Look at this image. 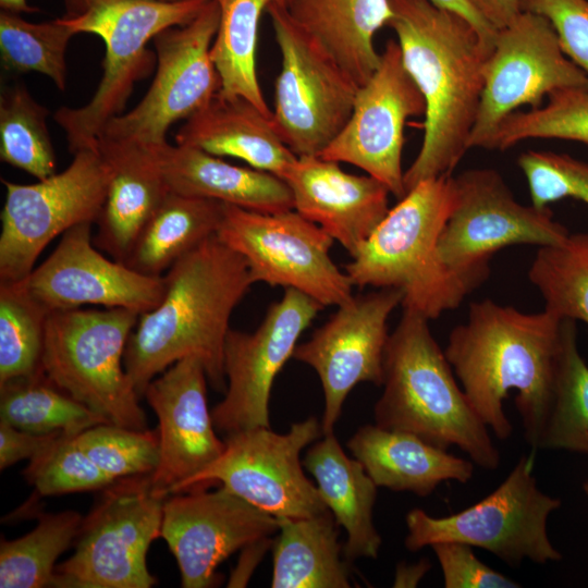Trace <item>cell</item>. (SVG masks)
Segmentation results:
<instances>
[{"label": "cell", "mask_w": 588, "mask_h": 588, "mask_svg": "<svg viewBox=\"0 0 588 588\" xmlns=\"http://www.w3.org/2000/svg\"><path fill=\"white\" fill-rule=\"evenodd\" d=\"M483 78L469 149H490L501 123L520 107L539 108L559 89H588V76L565 56L549 20L524 11L498 29Z\"/></svg>", "instance_id": "cell-16"}, {"label": "cell", "mask_w": 588, "mask_h": 588, "mask_svg": "<svg viewBox=\"0 0 588 588\" xmlns=\"http://www.w3.org/2000/svg\"><path fill=\"white\" fill-rule=\"evenodd\" d=\"M424 97L404 66L397 40L389 39L370 78L359 87L352 114L322 159L345 162L405 196L402 151L408 118L424 115Z\"/></svg>", "instance_id": "cell-17"}, {"label": "cell", "mask_w": 588, "mask_h": 588, "mask_svg": "<svg viewBox=\"0 0 588 588\" xmlns=\"http://www.w3.org/2000/svg\"><path fill=\"white\" fill-rule=\"evenodd\" d=\"M534 465V451L520 456L491 493L457 513L434 517L421 509L411 510L405 517L406 549L416 552L438 542H462L492 553L511 567L525 561L562 560L548 534L549 516L562 502L540 490Z\"/></svg>", "instance_id": "cell-8"}, {"label": "cell", "mask_w": 588, "mask_h": 588, "mask_svg": "<svg viewBox=\"0 0 588 588\" xmlns=\"http://www.w3.org/2000/svg\"><path fill=\"white\" fill-rule=\"evenodd\" d=\"M23 475L41 497L101 490L114 481L78 446L74 436L64 433L30 458Z\"/></svg>", "instance_id": "cell-42"}, {"label": "cell", "mask_w": 588, "mask_h": 588, "mask_svg": "<svg viewBox=\"0 0 588 588\" xmlns=\"http://www.w3.org/2000/svg\"><path fill=\"white\" fill-rule=\"evenodd\" d=\"M517 164L524 173L531 205L547 208L551 203L573 198L588 205V162L566 154L529 149Z\"/></svg>", "instance_id": "cell-43"}, {"label": "cell", "mask_w": 588, "mask_h": 588, "mask_svg": "<svg viewBox=\"0 0 588 588\" xmlns=\"http://www.w3.org/2000/svg\"><path fill=\"white\" fill-rule=\"evenodd\" d=\"M291 16L360 87L380 62L373 39L389 26V0H290Z\"/></svg>", "instance_id": "cell-29"}, {"label": "cell", "mask_w": 588, "mask_h": 588, "mask_svg": "<svg viewBox=\"0 0 588 588\" xmlns=\"http://www.w3.org/2000/svg\"><path fill=\"white\" fill-rule=\"evenodd\" d=\"M453 182L454 205L438 247L443 262L455 272L483 282L491 257L502 248L553 245L569 233L549 207L517 201L494 169L465 170Z\"/></svg>", "instance_id": "cell-15"}, {"label": "cell", "mask_w": 588, "mask_h": 588, "mask_svg": "<svg viewBox=\"0 0 588 588\" xmlns=\"http://www.w3.org/2000/svg\"><path fill=\"white\" fill-rule=\"evenodd\" d=\"M174 138L177 145L217 157H234L282 180L298 158L279 136L272 115L243 97L217 94L185 120Z\"/></svg>", "instance_id": "cell-25"}, {"label": "cell", "mask_w": 588, "mask_h": 588, "mask_svg": "<svg viewBox=\"0 0 588 588\" xmlns=\"http://www.w3.org/2000/svg\"><path fill=\"white\" fill-rule=\"evenodd\" d=\"M532 138L588 145V89H559L548 96L547 105L513 112L499 126L490 149L505 150Z\"/></svg>", "instance_id": "cell-40"}, {"label": "cell", "mask_w": 588, "mask_h": 588, "mask_svg": "<svg viewBox=\"0 0 588 588\" xmlns=\"http://www.w3.org/2000/svg\"><path fill=\"white\" fill-rule=\"evenodd\" d=\"M75 441L113 480L151 475L159 463V434L156 430L99 424L75 436Z\"/></svg>", "instance_id": "cell-41"}, {"label": "cell", "mask_w": 588, "mask_h": 588, "mask_svg": "<svg viewBox=\"0 0 588 588\" xmlns=\"http://www.w3.org/2000/svg\"><path fill=\"white\" fill-rule=\"evenodd\" d=\"M552 24L565 56L588 76V0H520Z\"/></svg>", "instance_id": "cell-44"}, {"label": "cell", "mask_w": 588, "mask_h": 588, "mask_svg": "<svg viewBox=\"0 0 588 588\" xmlns=\"http://www.w3.org/2000/svg\"><path fill=\"white\" fill-rule=\"evenodd\" d=\"M431 564L422 559L414 564L400 563L396 566L393 587H416L421 578L428 573Z\"/></svg>", "instance_id": "cell-49"}, {"label": "cell", "mask_w": 588, "mask_h": 588, "mask_svg": "<svg viewBox=\"0 0 588 588\" xmlns=\"http://www.w3.org/2000/svg\"><path fill=\"white\" fill-rule=\"evenodd\" d=\"M543 450L588 455V365L578 350L576 321L562 320L554 407Z\"/></svg>", "instance_id": "cell-37"}, {"label": "cell", "mask_w": 588, "mask_h": 588, "mask_svg": "<svg viewBox=\"0 0 588 588\" xmlns=\"http://www.w3.org/2000/svg\"><path fill=\"white\" fill-rule=\"evenodd\" d=\"M158 305L139 315L125 354V370L139 396L158 373L187 357L226 389L224 347L233 309L254 284L245 259L216 234L171 266Z\"/></svg>", "instance_id": "cell-2"}, {"label": "cell", "mask_w": 588, "mask_h": 588, "mask_svg": "<svg viewBox=\"0 0 588 588\" xmlns=\"http://www.w3.org/2000/svg\"><path fill=\"white\" fill-rule=\"evenodd\" d=\"M74 155L66 169L33 184L2 179L0 283L17 282L34 269L46 246L81 223L97 222L110 171L98 149Z\"/></svg>", "instance_id": "cell-11"}, {"label": "cell", "mask_w": 588, "mask_h": 588, "mask_svg": "<svg viewBox=\"0 0 588 588\" xmlns=\"http://www.w3.org/2000/svg\"><path fill=\"white\" fill-rule=\"evenodd\" d=\"M152 150L171 192L259 212L294 209L289 185L272 173L234 166L189 146L166 143Z\"/></svg>", "instance_id": "cell-27"}, {"label": "cell", "mask_w": 588, "mask_h": 588, "mask_svg": "<svg viewBox=\"0 0 588 588\" xmlns=\"http://www.w3.org/2000/svg\"><path fill=\"white\" fill-rule=\"evenodd\" d=\"M323 306L295 289H285L252 333L230 329L224 347L228 381L223 400L211 411L216 430L231 433L270 427L273 381L297 341Z\"/></svg>", "instance_id": "cell-18"}, {"label": "cell", "mask_w": 588, "mask_h": 588, "mask_svg": "<svg viewBox=\"0 0 588 588\" xmlns=\"http://www.w3.org/2000/svg\"><path fill=\"white\" fill-rule=\"evenodd\" d=\"M303 465L315 478L336 524L346 531L343 550L346 560L377 559L382 543L373 524L378 486L362 463L348 457L330 432L310 446Z\"/></svg>", "instance_id": "cell-28"}, {"label": "cell", "mask_w": 588, "mask_h": 588, "mask_svg": "<svg viewBox=\"0 0 588 588\" xmlns=\"http://www.w3.org/2000/svg\"><path fill=\"white\" fill-rule=\"evenodd\" d=\"M442 571L445 588H519L522 585L481 562L474 548L462 542L430 546Z\"/></svg>", "instance_id": "cell-45"}, {"label": "cell", "mask_w": 588, "mask_h": 588, "mask_svg": "<svg viewBox=\"0 0 588 588\" xmlns=\"http://www.w3.org/2000/svg\"><path fill=\"white\" fill-rule=\"evenodd\" d=\"M402 301V291L393 287L353 295L308 341L296 345L293 357L310 366L321 381L322 436L333 432L355 385H382L388 319Z\"/></svg>", "instance_id": "cell-19"}, {"label": "cell", "mask_w": 588, "mask_h": 588, "mask_svg": "<svg viewBox=\"0 0 588 588\" xmlns=\"http://www.w3.org/2000/svg\"><path fill=\"white\" fill-rule=\"evenodd\" d=\"M389 1V26L426 105L421 147L404 173L407 193L421 181L452 175L469 149L488 53L458 14L427 0Z\"/></svg>", "instance_id": "cell-3"}, {"label": "cell", "mask_w": 588, "mask_h": 588, "mask_svg": "<svg viewBox=\"0 0 588 588\" xmlns=\"http://www.w3.org/2000/svg\"><path fill=\"white\" fill-rule=\"evenodd\" d=\"M528 279L544 309L588 324V233H568L558 244L539 247Z\"/></svg>", "instance_id": "cell-35"}, {"label": "cell", "mask_w": 588, "mask_h": 588, "mask_svg": "<svg viewBox=\"0 0 588 588\" xmlns=\"http://www.w3.org/2000/svg\"><path fill=\"white\" fill-rule=\"evenodd\" d=\"M219 20V7L209 0L186 25L156 35L157 64L151 85L142 100L113 118L99 137L159 147L168 143L166 136L172 124L187 120L209 103L221 87L211 59Z\"/></svg>", "instance_id": "cell-14"}, {"label": "cell", "mask_w": 588, "mask_h": 588, "mask_svg": "<svg viewBox=\"0 0 588 588\" xmlns=\"http://www.w3.org/2000/svg\"><path fill=\"white\" fill-rule=\"evenodd\" d=\"M91 224L66 231L50 256L20 282L49 314L100 305L144 314L161 301L164 277H151L105 257L93 246Z\"/></svg>", "instance_id": "cell-21"}, {"label": "cell", "mask_w": 588, "mask_h": 588, "mask_svg": "<svg viewBox=\"0 0 588 588\" xmlns=\"http://www.w3.org/2000/svg\"><path fill=\"white\" fill-rule=\"evenodd\" d=\"M0 420L24 431L63 432L74 437L109 422L58 388L42 369L0 384Z\"/></svg>", "instance_id": "cell-33"}, {"label": "cell", "mask_w": 588, "mask_h": 588, "mask_svg": "<svg viewBox=\"0 0 588 588\" xmlns=\"http://www.w3.org/2000/svg\"><path fill=\"white\" fill-rule=\"evenodd\" d=\"M224 203L170 192L137 235L123 264L162 277L180 258L217 233Z\"/></svg>", "instance_id": "cell-31"}, {"label": "cell", "mask_w": 588, "mask_h": 588, "mask_svg": "<svg viewBox=\"0 0 588 588\" xmlns=\"http://www.w3.org/2000/svg\"><path fill=\"white\" fill-rule=\"evenodd\" d=\"M206 380L201 362L187 357L151 380L144 392L159 422V463L151 481L163 495L176 493L225 448L215 431Z\"/></svg>", "instance_id": "cell-22"}, {"label": "cell", "mask_w": 588, "mask_h": 588, "mask_svg": "<svg viewBox=\"0 0 588 588\" xmlns=\"http://www.w3.org/2000/svg\"><path fill=\"white\" fill-rule=\"evenodd\" d=\"M167 498L157 491L151 475L119 478L101 489L82 519L74 554L56 566L52 587L154 586L146 558L150 543L161 536Z\"/></svg>", "instance_id": "cell-9"}, {"label": "cell", "mask_w": 588, "mask_h": 588, "mask_svg": "<svg viewBox=\"0 0 588 588\" xmlns=\"http://www.w3.org/2000/svg\"><path fill=\"white\" fill-rule=\"evenodd\" d=\"M322 434L315 417L293 424L286 433L257 427L226 436L222 454L176 493L215 482L277 518L309 517L329 511L317 486L305 475L302 450Z\"/></svg>", "instance_id": "cell-13"}, {"label": "cell", "mask_w": 588, "mask_h": 588, "mask_svg": "<svg viewBox=\"0 0 588 588\" xmlns=\"http://www.w3.org/2000/svg\"><path fill=\"white\" fill-rule=\"evenodd\" d=\"M110 179L94 245L124 261L143 226L171 192L152 148L99 137Z\"/></svg>", "instance_id": "cell-24"}, {"label": "cell", "mask_w": 588, "mask_h": 588, "mask_svg": "<svg viewBox=\"0 0 588 588\" xmlns=\"http://www.w3.org/2000/svg\"><path fill=\"white\" fill-rule=\"evenodd\" d=\"M562 320L547 309L523 313L486 298L471 303L466 321L451 330L444 354L471 406L498 439L513 431L504 402L514 390L524 438L534 452L543 450L554 407Z\"/></svg>", "instance_id": "cell-1"}, {"label": "cell", "mask_w": 588, "mask_h": 588, "mask_svg": "<svg viewBox=\"0 0 588 588\" xmlns=\"http://www.w3.org/2000/svg\"><path fill=\"white\" fill-rule=\"evenodd\" d=\"M49 110L27 88H5L0 99V158L38 181L57 173V160L47 125Z\"/></svg>", "instance_id": "cell-36"}, {"label": "cell", "mask_w": 588, "mask_h": 588, "mask_svg": "<svg viewBox=\"0 0 588 588\" xmlns=\"http://www.w3.org/2000/svg\"><path fill=\"white\" fill-rule=\"evenodd\" d=\"M220 12L211 46V59L219 73L224 98L243 97L272 115L256 70L259 23L270 4L289 5L290 0H213Z\"/></svg>", "instance_id": "cell-32"}, {"label": "cell", "mask_w": 588, "mask_h": 588, "mask_svg": "<svg viewBox=\"0 0 588 588\" xmlns=\"http://www.w3.org/2000/svg\"><path fill=\"white\" fill-rule=\"evenodd\" d=\"M63 432L35 433L0 420V469L21 460L33 458L52 444ZM65 434V433H64Z\"/></svg>", "instance_id": "cell-46"}, {"label": "cell", "mask_w": 588, "mask_h": 588, "mask_svg": "<svg viewBox=\"0 0 588 588\" xmlns=\"http://www.w3.org/2000/svg\"><path fill=\"white\" fill-rule=\"evenodd\" d=\"M49 315L20 281L0 283V384L42 369Z\"/></svg>", "instance_id": "cell-39"}, {"label": "cell", "mask_w": 588, "mask_h": 588, "mask_svg": "<svg viewBox=\"0 0 588 588\" xmlns=\"http://www.w3.org/2000/svg\"><path fill=\"white\" fill-rule=\"evenodd\" d=\"M0 7L2 10L14 13H34L38 11L37 8H33L27 3V0H0Z\"/></svg>", "instance_id": "cell-50"}, {"label": "cell", "mask_w": 588, "mask_h": 588, "mask_svg": "<svg viewBox=\"0 0 588 588\" xmlns=\"http://www.w3.org/2000/svg\"><path fill=\"white\" fill-rule=\"evenodd\" d=\"M76 32L61 19L42 23L1 10L0 53L3 68L14 73L37 72L63 91L68 84L66 49Z\"/></svg>", "instance_id": "cell-38"}, {"label": "cell", "mask_w": 588, "mask_h": 588, "mask_svg": "<svg viewBox=\"0 0 588 588\" xmlns=\"http://www.w3.org/2000/svg\"><path fill=\"white\" fill-rule=\"evenodd\" d=\"M208 1L65 0L68 13L61 21L76 34L99 36L106 46L102 77L93 97L82 107H62L53 115L72 154L97 149L105 126L123 113L135 84L151 73L157 57L147 48L148 41L193 21Z\"/></svg>", "instance_id": "cell-6"}, {"label": "cell", "mask_w": 588, "mask_h": 588, "mask_svg": "<svg viewBox=\"0 0 588 588\" xmlns=\"http://www.w3.org/2000/svg\"><path fill=\"white\" fill-rule=\"evenodd\" d=\"M284 181L294 210L354 255L385 217L389 188L370 175L345 172L319 156L298 157Z\"/></svg>", "instance_id": "cell-23"}, {"label": "cell", "mask_w": 588, "mask_h": 588, "mask_svg": "<svg viewBox=\"0 0 588 588\" xmlns=\"http://www.w3.org/2000/svg\"><path fill=\"white\" fill-rule=\"evenodd\" d=\"M437 8L454 12L465 19L476 30L486 52L491 53L497 29L473 7L469 0H427Z\"/></svg>", "instance_id": "cell-47"}, {"label": "cell", "mask_w": 588, "mask_h": 588, "mask_svg": "<svg viewBox=\"0 0 588 588\" xmlns=\"http://www.w3.org/2000/svg\"><path fill=\"white\" fill-rule=\"evenodd\" d=\"M583 490H584L585 494H586L587 498H588V480H586V481L583 483Z\"/></svg>", "instance_id": "cell-51"}, {"label": "cell", "mask_w": 588, "mask_h": 588, "mask_svg": "<svg viewBox=\"0 0 588 588\" xmlns=\"http://www.w3.org/2000/svg\"><path fill=\"white\" fill-rule=\"evenodd\" d=\"M281 53L273 125L297 156H319L347 123L359 86L289 13L267 10Z\"/></svg>", "instance_id": "cell-10"}, {"label": "cell", "mask_w": 588, "mask_h": 588, "mask_svg": "<svg viewBox=\"0 0 588 588\" xmlns=\"http://www.w3.org/2000/svg\"><path fill=\"white\" fill-rule=\"evenodd\" d=\"M497 30L510 25L523 11L520 0H469Z\"/></svg>", "instance_id": "cell-48"}, {"label": "cell", "mask_w": 588, "mask_h": 588, "mask_svg": "<svg viewBox=\"0 0 588 588\" xmlns=\"http://www.w3.org/2000/svg\"><path fill=\"white\" fill-rule=\"evenodd\" d=\"M428 319L403 309L389 335L383 391L373 407L376 425L407 431L448 450L456 446L486 470L498 469L500 452L471 406Z\"/></svg>", "instance_id": "cell-4"}, {"label": "cell", "mask_w": 588, "mask_h": 588, "mask_svg": "<svg viewBox=\"0 0 588 588\" xmlns=\"http://www.w3.org/2000/svg\"><path fill=\"white\" fill-rule=\"evenodd\" d=\"M455 199L453 175L419 182L390 208L345 272L353 285L402 291L403 309L428 320L458 307L482 281L453 271L439 238Z\"/></svg>", "instance_id": "cell-5"}, {"label": "cell", "mask_w": 588, "mask_h": 588, "mask_svg": "<svg viewBox=\"0 0 588 588\" xmlns=\"http://www.w3.org/2000/svg\"><path fill=\"white\" fill-rule=\"evenodd\" d=\"M83 516L75 511L38 515L25 536L0 542V587H52L57 559L75 541Z\"/></svg>", "instance_id": "cell-34"}, {"label": "cell", "mask_w": 588, "mask_h": 588, "mask_svg": "<svg viewBox=\"0 0 588 588\" xmlns=\"http://www.w3.org/2000/svg\"><path fill=\"white\" fill-rule=\"evenodd\" d=\"M163 1L174 2V1H180V0H163Z\"/></svg>", "instance_id": "cell-52"}, {"label": "cell", "mask_w": 588, "mask_h": 588, "mask_svg": "<svg viewBox=\"0 0 588 588\" xmlns=\"http://www.w3.org/2000/svg\"><path fill=\"white\" fill-rule=\"evenodd\" d=\"M352 455L379 487L429 497L444 481L468 482L474 463L407 431L365 425L347 441Z\"/></svg>", "instance_id": "cell-26"}, {"label": "cell", "mask_w": 588, "mask_h": 588, "mask_svg": "<svg viewBox=\"0 0 588 588\" xmlns=\"http://www.w3.org/2000/svg\"><path fill=\"white\" fill-rule=\"evenodd\" d=\"M272 588H348L336 522L330 511L309 517L278 518Z\"/></svg>", "instance_id": "cell-30"}, {"label": "cell", "mask_w": 588, "mask_h": 588, "mask_svg": "<svg viewBox=\"0 0 588 588\" xmlns=\"http://www.w3.org/2000/svg\"><path fill=\"white\" fill-rule=\"evenodd\" d=\"M217 235L245 259L254 283L295 289L323 307L353 296L329 254L334 240L294 209L259 212L224 203Z\"/></svg>", "instance_id": "cell-12"}, {"label": "cell", "mask_w": 588, "mask_h": 588, "mask_svg": "<svg viewBox=\"0 0 588 588\" xmlns=\"http://www.w3.org/2000/svg\"><path fill=\"white\" fill-rule=\"evenodd\" d=\"M279 519L224 487L206 492L168 497L161 536L175 556L184 588L216 584V569L240 549L269 539Z\"/></svg>", "instance_id": "cell-20"}, {"label": "cell", "mask_w": 588, "mask_h": 588, "mask_svg": "<svg viewBox=\"0 0 588 588\" xmlns=\"http://www.w3.org/2000/svg\"><path fill=\"white\" fill-rule=\"evenodd\" d=\"M139 314L125 308L68 309L49 315L41 368L61 390L109 422L147 429L145 412L124 367Z\"/></svg>", "instance_id": "cell-7"}]
</instances>
